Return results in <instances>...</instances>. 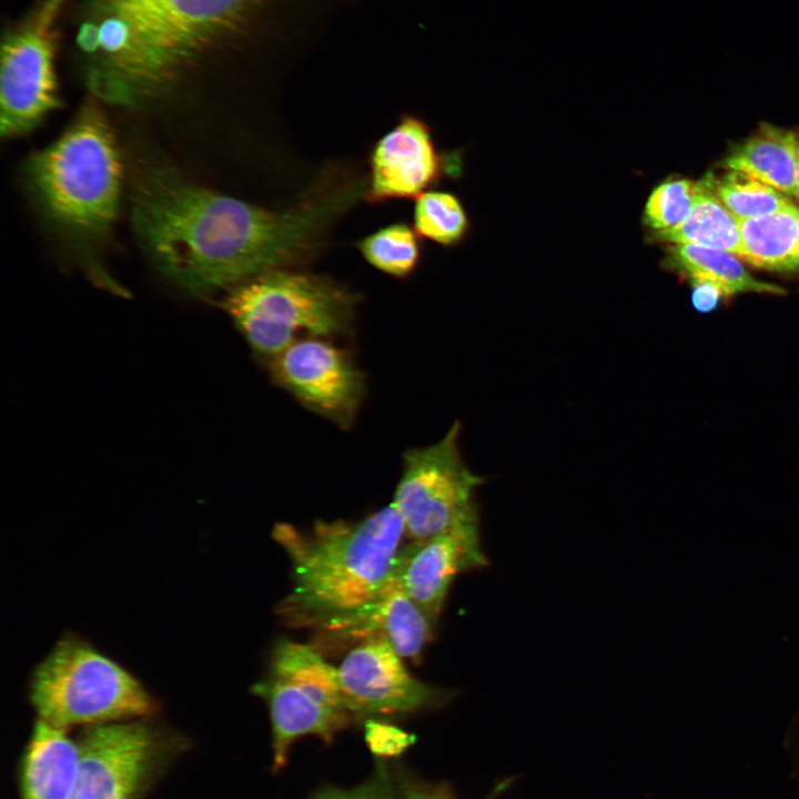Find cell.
I'll list each match as a JSON object with an SVG mask.
<instances>
[{
    "label": "cell",
    "instance_id": "1",
    "mask_svg": "<svg viewBox=\"0 0 799 799\" xmlns=\"http://www.w3.org/2000/svg\"><path fill=\"white\" fill-rule=\"evenodd\" d=\"M364 193L363 180L323 183L293 208L271 211L154 165L135 182L132 223L163 275L204 294L310 259L333 222Z\"/></svg>",
    "mask_w": 799,
    "mask_h": 799
},
{
    "label": "cell",
    "instance_id": "2",
    "mask_svg": "<svg viewBox=\"0 0 799 799\" xmlns=\"http://www.w3.org/2000/svg\"><path fill=\"white\" fill-rule=\"evenodd\" d=\"M307 0H95L100 16L119 19L120 52L92 73L97 93L132 102L204 51L262 22L280 29Z\"/></svg>",
    "mask_w": 799,
    "mask_h": 799
},
{
    "label": "cell",
    "instance_id": "3",
    "mask_svg": "<svg viewBox=\"0 0 799 799\" xmlns=\"http://www.w3.org/2000/svg\"><path fill=\"white\" fill-rule=\"evenodd\" d=\"M273 538L287 554L293 590L280 614L292 624L318 626L373 599L400 560L404 525L390 505L356 520H317L301 532L275 524Z\"/></svg>",
    "mask_w": 799,
    "mask_h": 799
},
{
    "label": "cell",
    "instance_id": "4",
    "mask_svg": "<svg viewBox=\"0 0 799 799\" xmlns=\"http://www.w3.org/2000/svg\"><path fill=\"white\" fill-rule=\"evenodd\" d=\"M121 172L112 131L92 103L26 168L28 185L47 220L83 250L98 246L112 229Z\"/></svg>",
    "mask_w": 799,
    "mask_h": 799
},
{
    "label": "cell",
    "instance_id": "5",
    "mask_svg": "<svg viewBox=\"0 0 799 799\" xmlns=\"http://www.w3.org/2000/svg\"><path fill=\"white\" fill-rule=\"evenodd\" d=\"M357 295L333 280L280 267L230 290L222 307L266 362L307 336L334 337L350 332Z\"/></svg>",
    "mask_w": 799,
    "mask_h": 799
},
{
    "label": "cell",
    "instance_id": "6",
    "mask_svg": "<svg viewBox=\"0 0 799 799\" xmlns=\"http://www.w3.org/2000/svg\"><path fill=\"white\" fill-rule=\"evenodd\" d=\"M29 698L38 719L68 729L150 718L158 704L121 665L84 640H60L36 667Z\"/></svg>",
    "mask_w": 799,
    "mask_h": 799
},
{
    "label": "cell",
    "instance_id": "7",
    "mask_svg": "<svg viewBox=\"0 0 799 799\" xmlns=\"http://www.w3.org/2000/svg\"><path fill=\"white\" fill-rule=\"evenodd\" d=\"M252 691L270 711L274 771L286 765L297 739L315 736L331 744L354 717L345 704L337 668L315 648L289 639L276 644L266 676Z\"/></svg>",
    "mask_w": 799,
    "mask_h": 799
},
{
    "label": "cell",
    "instance_id": "8",
    "mask_svg": "<svg viewBox=\"0 0 799 799\" xmlns=\"http://www.w3.org/2000/svg\"><path fill=\"white\" fill-rule=\"evenodd\" d=\"M70 799H144L186 740L150 721L131 719L84 727Z\"/></svg>",
    "mask_w": 799,
    "mask_h": 799
},
{
    "label": "cell",
    "instance_id": "9",
    "mask_svg": "<svg viewBox=\"0 0 799 799\" xmlns=\"http://www.w3.org/2000/svg\"><path fill=\"white\" fill-rule=\"evenodd\" d=\"M459 428L456 422L437 443L409 448L403 455L392 504L401 516L405 536L413 542L479 520L474 492L483 478L463 461Z\"/></svg>",
    "mask_w": 799,
    "mask_h": 799
},
{
    "label": "cell",
    "instance_id": "10",
    "mask_svg": "<svg viewBox=\"0 0 799 799\" xmlns=\"http://www.w3.org/2000/svg\"><path fill=\"white\" fill-rule=\"evenodd\" d=\"M273 380L309 409L350 427L365 394L363 372L327 337H302L267 361Z\"/></svg>",
    "mask_w": 799,
    "mask_h": 799
},
{
    "label": "cell",
    "instance_id": "11",
    "mask_svg": "<svg viewBox=\"0 0 799 799\" xmlns=\"http://www.w3.org/2000/svg\"><path fill=\"white\" fill-rule=\"evenodd\" d=\"M53 60L50 27L37 18L3 41L0 78L3 136L30 131L59 105Z\"/></svg>",
    "mask_w": 799,
    "mask_h": 799
},
{
    "label": "cell",
    "instance_id": "12",
    "mask_svg": "<svg viewBox=\"0 0 799 799\" xmlns=\"http://www.w3.org/2000/svg\"><path fill=\"white\" fill-rule=\"evenodd\" d=\"M337 671L345 704L354 716L408 714L445 701L446 692L414 678L382 637L361 641Z\"/></svg>",
    "mask_w": 799,
    "mask_h": 799
},
{
    "label": "cell",
    "instance_id": "13",
    "mask_svg": "<svg viewBox=\"0 0 799 799\" xmlns=\"http://www.w3.org/2000/svg\"><path fill=\"white\" fill-rule=\"evenodd\" d=\"M442 170L427 124L415 115H403L372 149L364 198L370 203L417 198Z\"/></svg>",
    "mask_w": 799,
    "mask_h": 799
},
{
    "label": "cell",
    "instance_id": "14",
    "mask_svg": "<svg viewBox=\"0 0 799 799\" xmlns=\"http://www.w3.org/2000/svg\"><path fill=\"white\" fill-rule=\"evenodd\" d=\"M479 520L402 548L398 575L406 594L434 623L453 578L488 564L481 548Z\"/></svg>",
    "mask_w": 799,
    "mask_h": 799
},
{
    "label": "cell",
    "instance_id": "15",
    "mask_svg": "<svg viewBox=\"0 0 799 799\" xmlns=\"http://www.w3.org/2000/svg\"><path fill=\"white\" fill-rule=\"evenodd\" d=\"M400 562V560H398ZM402 586L398 565L384 588L366 604L328 618L317 627L331 639L364 641L382 637L403 658H416L431 638L432 625Z\"/></svg>",
    "mask_w": 799,
    "mask_h": 799
},
{
    "label": "cell",
    "instance_id": "16",
    "mask_svg": "<svg viewBox=\"0 0 799 799\" xmlns=\"http://www.w3.org/2000/svg\"><path fill=\"white\" fill-rule=\"evenodd\" d=\"M78 761L77 740L37 719L20 765L21 799H70Z\"/></svg>",
    "mask_w": 799,
    "mask_h": 799
},
{
    "label": "cell",
    "instance_id": "17",
    "mask_svg": "<svg viewBox=\"0 0 799 799\" xmlns=\"http://www.w3.org/2000/svg\"><path fill=\"white\" fill-rule=\"evenodd\" d=\"M798 156L799 139L793 132L762 124L755 134L736 145L721 165L797 196Z\"/></svg>",
    "mask_w": 799,
    "mask_h": 799
},
{
    "label": "cell",
    "instance_id": "18",
    "mask_svg": "<svg viewBox=\"0 0 799 799\" xmlns=\"http://www.w3.org/2000/svg\"><path fill=\"white\" fill-rule=\"evenodd\" d=\"M742 260L757 267L799 270V208L789 203L773 213L739 220Z\"/></svg>",
    "mask_w": 799,
    "mask_h": 799
},
{
    "label": "cell",
    "instance_id": "19",
    "mask_svg": "<svg viewBox=\"0 0 799 799\" xmlns=\"http://www.w3.org/2000/svg\"><path fill=\"white\" fill-rule=\"evenodd\" d=\"M699 191L686 219L677 226L657 232L671 244H690L728 252L742 259L739 220L699 182Z\"/></svg>",
    "mask_w": 799,
    "mask_h": 799
},
{
    "label": "cell",
    "instance_id": "20",
    "mask_svg": "<svg viewBox=\"0 0 799 799\" xmlns=\"http://www.w3.org/2000/svg\"><path fill=\"white\" fill-rule=\"evenodd\" d=\"M669 259L682 275L690 280H705L718 285L728 299L742 293L785 294V290L762 282L742 266L735 255L715 249L690 244H672Z\"/></svg>",
    "mask_w": 799,
    "mask_h": 799
},
{
    "label": "cell",
    "instance_id": "21",
    "mask_svg": "<svg viewBox=\"0 0 799 799\" xmlns=\"http://www.w3.org/2000/svg\"><path fill=\"white\" fill-rule=\"evenodd\" d=\"M356 247L373 267L398 279L409 276L421 259L416 232L402 222L388 224L364 236L357 241Z\"/></svg>",
    "mask_w": 799,
    "mask_h": 799
},
{
    "label": "cell",
    "instance_id": "22",
    "mask_svg": "<svg viewBox=\"0 0 799 799\" xmlns=\"http://www.w3.org/2000/svg\"><path fill=\"white\" fill-rule=\"evenodd\" d=\"M702 182L738 220L767 215L791 203L780 191L740 171Z\"/></svg>",
    "mask_w": 799,
    "mask_h": 799
},
{
    "label": "cell",
    "instance_id": "23",
    "mask_svg": "<svg viewBox=\"0 0 799 799\" xmlns=\"http://www.w3.org/2000/svg\"><path fill=\"white\" fill-rule=\"evenodd\" d=\"M416 233L443 245L458 242L467 229L465 211L451 193L424 192L416 198L413 212Z\"/></svg>",
    "mask_w": 799,
    "mask_h": 799
},
{
    "label": "cell",
    "instance_id": "24",
    "mask_svg": "<svg viewBox=\"0 0 799 799\" xmlns=\"http://www.w3.org/2000/svg\"><path fill=\"white\" fill-rule=\"evenodd\" d=\"M699 184L687 179L668 180L650 194L645 208L646 224L657 231H666L680 224L689 214Z\"/></svg>",
    "mask_w": 799,
    "mask_h": 799
},
{
    "label": "cell",
    "instance_id": "25",
    "mask_svg": "<svg viewBox=\"0 0 799 799\" xmlns=\"http://www.w3.org/2000/svg\"><path fill=\"white\" fill-rule=\"evenodd\" d=\"M309 799H398L395 776L383 760L375 765L373 773L363 782L341 788L325 785L316 789Z\"/></svg>",
    "mask_w": 799,
    "mask_h": 799
},
{
    "label": "cell",
    "instance_id": "26",
    "mask_svg": "<svg viewBox=\"0 0 799 799\" xmlns=\"http://www.w3.org/2000/svg\"><path fill=\"white\" fill-rule=\"evenodd\" d=\"M395 785L398 799H458L452 786L444 781H426L417 776L397 770ZM514 778H503L495 782L483 799H499L512 786Z\"/></svg>",
    "mask_w": 799,
    "mask_h": 799
},
{
    "label": "cell",
    "instance_id": "27",
    "mask_svg": "<svg viewBox=\"0 0 799 799\" xmlns=\"http://www.w3.org/2000/svg\"><path fill=\"white\" fill-rule=\"evenodd\" d=\"M691 304L699 313L716 311L721 302L729 300L726 293L716 284L705 280H690Z\"/></svg>",
    "mask_w": 799,
    "mask_h": 799
},
{
    "label": "cell",
    "instance_id": "28",
    "mask_svg": "<svg viewBox=\"0 0 799 799\" xmlns=\"http://www.w3.org/2000/svg\"><path fill=\"white\" fill-rule=\"evenodd\" d=\"M373 728V727H372ZM380 732L374 728L370 730L371 746L373 750L382 756L392 755L401 751L407 745V735L392 727L376 726Z\"/></svg>",
    "mask_w": 799,
    "mask_h": 799
},
{
    "label": "cell",
    "instance_id": "29",
    "mask_svg": "<svg viewBox=\"0 0 799 799\" xmlns=\"http://www.w3.org/2000/svg\"><path fill=\"white\" fill-rule=\"evenodd\" d=\"M62 0H45L39 13L37 14L38 20L50 27L53 22V18L61 6Z\"/></svg>",
    "mask_w": 799,
    "mask_h": 799
},
{
    "label": "cell",
    "instance_id": "30",
    "mask_svg": "<svg viewBox=\"0 0 799 799\" xmlns=\"http://www.w3.org/2000/svg\"><path fill=\"white\" fill-rule=\"evenodd\" d=\"M796 183H797V198H799V156H798V164H797Z\"/></svg>",
    "mask_w": 799,
    "mask_h": 799
}]
</instances>
